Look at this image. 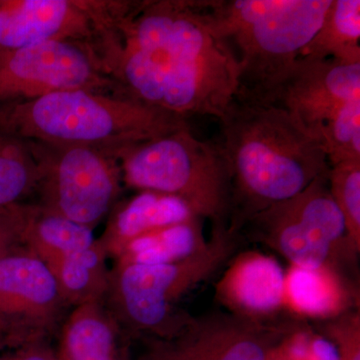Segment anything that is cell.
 Returning <instances> with one entry per match:
<instances>
[{"label":"cell","instance_id":"6da1fadb","mask_svg":"<svg viewBox=\"0 0 360 360\" xmlns=\"http://www.w3.org/2000/svg\"><path fill=\"white\" fill-rule=\"evenodd\" d=\"M94 49L120 94L179 117H222L240 68L203 0L122 1Z\"/></svg>","mask_w":360,"mask_h":360},{"label":"cell","instance_id":"7a4b0ae2","mask_svg":"<svg viewBox=\"0 0 360 360\" xmlns=\"http://www.w3.org/2000/svg\"><path fill=\"white\" fill-rule=\"evenodd\" d=\"M219 120L231 181L229 226L234 231L329 172L321 139L283 108L236 96Z\"/></svg>","mask_w":360,"mask_h":360},{"label":"cell","instance_id":"3957f363","mask_svg":"<svg viewBox=\"0 0 360 360\" xmlns=\"http://www.w3.org/2000/svg\"><path fill=\"white\" fill-rule=\"evenodd\" d=\"M188 127L186 120L122 94L75 89L0 104V131L28 141L122 149Z\"/></svg>","mask_w":360,"mask_h":360},{"label":"cell","instance_id":"277c9868","mask_svg":"<svg viewBox=\"0 0 360 360\" xmlns=\"http://www.w3.org/2000/svg\"><path fill=\"white\" fill-rule=\"evenodd\" d=\"M333 0H203L238 56L236 96L264 103L319 32Z\"/></svg>","mask_w":360,"mask_h":360},{"label":"cell","instance_id":"5b68a950","mask_svg":"<svg viewBox=\"0 0 360 360\" xmlns=\"http://www.w3.org/2000/svg\"><path fill=\"white\" fill-rule=\"evenodd\" d=\"M236 245L238 231L229 225H213L205 248L179 262L115 264L104 304L130 338H169L191 319L177 309V303L219 269Z\"/></svg>","mask_w":360,"mask_h":360},{"label":"cell","instance_id":"8992f818","mask_svg":"<svg viewBox=\"0 0 360 360\" xmlns=\"http://www.w3.org/2000/svg\"><path fill=\"white\" fill-rule=\"evenodd\" d=\"M122 182L184 200L213 225H229L231 181L219 143L201 141L189 127L139 142L118 153Z\"/></svg>","mask_w":360,"mask_h":360},{"label":"cell","instance_id":"52a82bcc","mask_svg":"<svg viewBox=\"0 0 360 360\" xmlns=\"http://www.w3.org/2000/svg\"><path fill=\"white\" fill-rule=\"evenodd\" d=\"M28 143L39 168V205L94 231L122 193L117 153L77 144Z\"/></svg>","mask_w":360,"mask_h":360},{"label":"cell","instance_id":"ba28073f","mask_svg":"<svg viewBox=\"0 0 360 360\" xmlns=\"http://www.w3.org/2000/svg\"><path fill=\"white\" fill-rule=\"evenodd\" d=\"M328 172L302 193L269 206L245 222L255 238L281 253L292 266L330 265L338 248L348 246L342 215L329 191Z\"/></svg>","mask_w":360,"mask_h":360},{"label":"cell","instance_id":"9c48e42d","mask_svg":"<svg viewBox=\"0 0 360 360\" xmlns=\"http://www.w3.org/2000/svg\"><path fill=\"white\" fill-rule=\"evenodd\" d=\"M75 89L122 94L90 42L51 40L0 53L1 103Z\"/></svg>","mask_w":360,"mask_h":360},{"label":"cell","instance_id":"30bf717a","mask_svg":"<svg viewBox=\"0 0 360 360\" xmlns=\"http://www.w3.org/2000/svg\"><path fill=\"white\" fill-rule=\"evenodd\" d=\"M70 307L37 255L18 246L0 259V331L8 349L51 341Z\"/></svg>","mask_w":360,"mask_h":360},{"label":"cell","instance_id":"8fae6325","mask_svg":"<svg viewBox=\"0 0 360 360\" xmlns=\"http://www.w3.org/2000/svg\"><path fill=\"white\" fill-rule=\"evenodd\" d=\"M356 101H360V63L300 58L264 103L288 111L321 139L322 125L343 105Z\"/></svg>","mask_w":360,"mask_h":360},{"label":"cell","instance_id":"7c38bea8","mask_svg":"<svg viewBox=\"0 0 360 360\" xmlns=\"http://www.w3.org/2000/svg\"><path fill=\"white\" fill-rule=\"evenodd\" d=\"M106 1L0 0V53L51 41L92 44Z\"/></svg>","mask_w":360,"mask_h":360},{"label":"cell","instance_id":"4fadbf2b","mask_svg":"<svg viewBox=\"0 0 360 360\" xmlns=\"http://www.w3.org/2000/svg\"><path fill=\"white\" fill-rule=\"evenodd\" d=\"M232 262L217 283V296L232 314L260 323L281 309L285 274L274 257L246 252Z\"/></svg>","mask_w":360,"mask_h":360},{"label":"cell","instance_id":"5bb4252c","mask_svg":"<svg viewBox=\"0 0 360 360\" xmlns=\"http://www.w3.org/2000/svg\"><path fill=\"white\" fill-rule=\"evenodd\" d=\"M0 225L16 245L45 264L94 245V231L75 224L39 203L20 202L0 207Z\"/></svg>","mask_w":360,"mask_h":360},{"label":"cell","instance_id":"9a60e30c","mask_svg":"<svg viewBox=\"0 0 360 360\" xmlns=\"http://www.w3.org/2000/svg\"><path fill=\"white\" fill-rule=\"evenodd\" d=\"M130 336L103 302L73 307L54 347L56 360H131Z\"/></svg>","mask_w":360,"mask_h":360},{"label":"cell","instance_id":"2e32d148","mask_svg":"<svg viewBox=\"0 0 360 360\" xmlns=\"http://www.w3.org/2000/svg\"><path fill=\"white\" fill-rule=\"evenodd\" d=\"M108 215L105 229L96 239L108 257L115 260L135 239L198 217L180 198L148 191L116 203Z\"/></svg>","mask_w":360,"mask_h":360},{"label":"cell","instance_id":"e0dca14e","mask_svg":"<svg viewBox=\"0 0 360 360\" xmlns=\"http://www.w3.org/2000/svg\"><path fill=\"white\" fill-rule=\"evenodd\" d=\"M253 322L224 314L191 319L175 335L151 338L139 360H227L229 348Z\"/></svg>","mask_w":360,"mask_h":360},{"label":"cell","instance_id":"ac0fdd59","mask_svg":"<svg viewBox=\"0 0 360 360\" xmlns=\"http://www.w3.org/2000/svg\"><path fill=\"white\" fill-rule=\"evenodd\" d=\"M108 258L96 239L94 245L72 251L47 264L61 295L70 307L103 302L110 283Z\"/></svg>","mask_w":360,"mask_h":360},{"label":"cell","instance_id":"d6986e66","mask_svg":"<svg viewBox=\"0 0 360 360\" xmlns=\"http://www.w3.org/2000/svg\"><path fill=\"white\" fill-rule=\"evenodd\" d=\"M360 1L333 0L319 32L303 47L300 58L360 63Z\"/></svg>","mask_w":360,"mask_h":360},{"label":"cell","instance_id":"ffe728a7","mask_svg":"<svg viewBox=\"0 0 360 360\" xmlns=\"http://www.w3.org/2000/svg\"><path fill=\"white\" fill-rule=\"evenodd\" d=\"M201 219L163 227L131 241L115 264H162L179 262L205 248Z\"/></svg>","mask_w":360,"mask_h":360},{"label":"cell","instance_id":"44dd1931","mask_svg":"<svg viewBox=\"0 0 360 360\" xmlns=\"http://www.w3.org/2000/svg\"><path fill=\"white\" fill-rule=\"evenodd\" d=\"M284 304L309 316H335L345 307V295L330 265L292 266L285 276Z\"/></svg>","mask_w":360,"mask_h":360},{"label":"cell","instance_id":"7402d4cb","mask_svg":"<svg viewBox=\"0 0 360 360\" xmlns=\"http://www.w3.org/2000/svg\"><path fill=\"white\" fill-rule=\"evenodd\" d=\"M39 168L30 143L0 131V207L23 202L35 193Z\"/></svg>","mask_w":360,"mask_h":360},{"label":"cell","instance_id":"603a6c76","mask_svg":"<svg viewBox=\"0 0 360 360\" xmlns=\"http://www.w3.org/2000/svg\"><path fill=\"white\" fill-rule=\"evenodd\" d=\"M328 188L345 221L350 251L360 250V161L329 167Z\"/></svg>","mask_w":360,"mask_h":360},{"label":"cell","instance_id":"cb8c5ba5","mask_svg":"<svg viewBox=\"0 0 360 360\" xmlns=\"http://www.w3.org/2000/svg\"><path fill=\"white\" fill-rule=\"evenodd\" d=\"M321 141L329 167L360 161V101L347 103L322 125Z\"/></svg>","mask_w":360,"mask_h":360},{"label":"cell","instance_id":"d4e9b609","mask_svg":"<svg viewBox=\"0 0 360 360\" xmlns=\"http://www.w3.org/2000/svg\"><path fill=\"white\" fill-rule=\"evenodd\" d=\"M0 360H56V356L51 341H39L4 350Z\"/></svg>","mask_w":360,"mask_h":360},{"label":"cell","instance_id":"484cf974","mask_svg":"<svg viewBox=\"0 0 360 360\" xmlns=\"http://www.w3.org/2000/svg\"><path fill=\"white\" fill-rule=\"evenodd\" d=\"M312 354L315 360H340L335 343L328 340H317L312 345Z\"/></svg>","mask_w":360,"mask_h":360},{"label":"cell","instance_id":"4316f807","mask_svg":"<svg viewBox=\"0 0 360 360\" xmlns=\"http://www.w3.org/2000/svg\"><path fill=\"white\" fill-rule=\"evenodd\" d=\"M18 248L13 236L0 225V259Z\"/></svg>","mask_w":360,"mask_h":360},{"label":"cell","instance_id":"83f0119b","mask_svg":"<svg viewBox=\"0 0 360 360\" xmlns=\"http://www.w3.org/2000/svg\"><path fill=\"white\" fill-rule=\"evenodd\" d=\"M6 349H8V347H7L6 338H4V335H2L1 331H0V354H2V352Z\"/></svg>","mask_w":360,"mask_h":360}]
</instances>
